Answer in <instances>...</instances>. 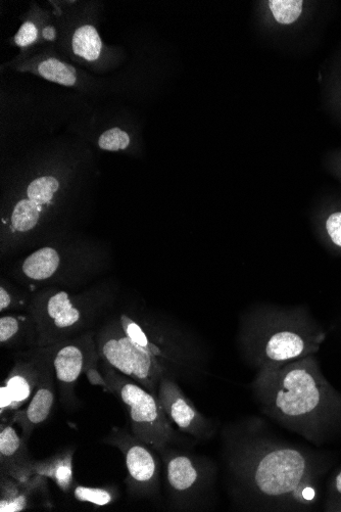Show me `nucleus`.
Masks as SVG:
<instances>
[{"label":"nucleus","instance_id":"1","mask_svg":"<svg viewBox=\"0 0 341 512\" xmlns=\"http://www.w3.org/2000/svg\"><path fill=\"white\" fill-rule=\"evenodd\" d=\"M230 494L243 511H312L333 465L329 454L272 436L259 418L223 431Z\"/></svg>","mask_w":341,"mask_h":512},{"label":"nucleus","instance_id":"2","mask_svg":"<svg viewBox=\"0 0 341 512\" xmlns=\"http://www.w3.org/2000/svg\"><path fill=\"white\" fill-rule=\"evenodd\" d=\"M101 361L154 395L162 380L194 382L208 371L203 345L161 315L122 311L95 332Z\"/></svg>","mask_w":341,"mask_h":512},{"label":"nucleus","instance_id":"3","mask_svg":"<svg viewBox=\"0 0 341 512\" xmlns=\"http://www.w3.org/2000/svg\"><path fill=\"white\" fill-rule=\"evenodd\" d=\"M252 390L262 412L320 447L341 436V394L316 355L257 372Z\"/></svg>","mask_w":341,"mask_h":512},{"label":"nucleus","instance_id":"4","mask_svg":"<svg viewBox=\"0 0 341 512\" xmlns=\"http://www.w3.org/2000/svg\"><path fill=\"white\" fill-rule=\"evenodd\" d=\"M327 337L306 306L260 304L241 315L240 353L257 372L316 355Z\"/></svg>","mask_w":341,"mask_h":512},{"label":"nucleus","instance_id":"5","mask_svg":"<svg viewBox=\"0 0 341 512\" xmlns=\"http://www.w3.org/2000/svg\"><path fill=\"white\" fill-rule=\"evenodd\" d=\"M115 297L112 289L93 288L80 293L46 288L32 294L28 308L37 332L38 347L53 346L96 331Z\"/></svg>","mask_w":341,"mask_h":512},{"label":"nucleus","instance_id":"6","mask_svg":"<svg viewBox=\"0 0 341 512\" xmlns=\"http://www.w3.org/2000/svg\"><path fill=\"white\" fill-rule=\"evenodd\" d=\"M102 374L110 393L116 395L127 410L132 434L162 454L184 440L169 421L158 396L124 376L108 363L102 362Z\"/></svg>","mask_w":341,"mask_h":512},{"label":"nucleus","instance_id":"7","mask_svg":"<svg viewBox=\"0 0 341 512\" xmlns=\"http://www.w3.org/2000/svg\"><path fill=\"white\" fill-rule=\"evenodd\" d=\"M165 464L169 504L178 511L198 510L213 494L217 468L205 457L168 448Z\"/></svg>","mask_w":341,"mask_h":512},{"label":"nucleus","instance_id":"8","mask_svg":"<svg viewBox=\"0 0 341 512\" xmlns=\"http://www.w3.org/2000/svg\"><path fill=\"white\" fill-rule=\"evenodd\" d=\"M95 332H87L77 338L54 345L53 363L56 372L61 403L68 410L79 405L75 387L79 378L93 366H99Z\"/></svg>","mask_w":341,"mask_h":512},{"label":"nucleus","instance_id":"9","mask_svg":"<svg viewBox=\"0 0 341 512\" xmlns=\"http://www.w3.org/2000/svg\"><path fill=\"white\" fill-rule=\"evenodd\" d=\"M15 364L0 388V414L9 417L28 404L43 371L54 356V345L16 354Z\"/></svg>","mask_w":341,"mask_h":512},{"label":"nucleus","instance_id":"10","mask_svg":"<svg viewBox=\"0 0 341 512\" xmlns=\"http://www.w3.org/2000/svg\"><path fill=\"white\" fill-rule=\"evenodd\" d=\"M105 442L118 447L125 456L130 494L141 498H157L161 491L160 462L149 446L134 435L113 433Z\"/></svg>","mask_w":341,"mask_h":512},{"label":"nucleus","instance_id":"11","mask_svg":"<svg viewBox=\"0 0 341 512\" xmlns=\"http://www.w3.org/2000/svg\"><path fill=\"white\" fill-rule=\"evenodd\" d=\"M61 189L60 180L54 175H42L33 179L27 186L26 196L19 200L11 213L8 231L13 237L2 251L9 252L17 237L31 234L39 225L43 213L51 207Z\"/></svg>","mask_w":341,"mask_h":512},{"label":"nucleus","instance_id":"12","mask_svg":"<svg viewBox=\"0 0 341 512\" xmlns=\"http://www.w3.org/2000/svg\"><path fill=\"white\" fill-rule=\"evenodd\" d=\"M158 399L179 432L194 439L208 441L216 434V426L184 394L178 382L164 379L158 388Z\"/></svg>","mask_w":341,"mask_h":512},{"label":"nucleus","instance_id":"13","mask_svg":"<svg viewBox=\"0 0 341 512\" xmlns=\"http://www.w3.org/2000/svg\"><path fill=\"white\" fill-rule=\"evenodd\" d=\"M57 387L56 372L52 359L46 365L40 382L26 408L11 415L12 422L17 423L22 428V437L26 443L30 440L35 429L45 423L53 413L57 399Z\"/></svg>","mask_w":341,"mask_h":512},{"label":"nucleus","instance_id":"14","mask_svg":"<svg viewBox=\"0 0 341 512\" xmlns=\"http://www.w3.org/2000/svg\"><path fill=\"white\" fill-rule=\"evenodd\" d=\"M64 249L45 246L24 258L16 271L17 277L31 287L61 282L67 273Z\"/></svg>","mask_w":341,"mask_h":512},{"label":"nucleus","instance_id":"15","mask_svg":"<svg viewBox=\"0 0 341 512\" xmlns=\"http://www.w3.org/2000/svg\"><path fill=\"white\" fill-rule=\"evenodd\" d=\"M22 436L13 422L2 420L0 426V465L2 475H7L20 482H30L35 475L32 465L35 459L30 454Z\"/></svg>","mask_w":341,"mask_h":512},{"label":"nucleus","instance_id":"16","mask_svg":"<svg viewBox=\"0 0 341 512\" xmlns=\"http://www.w3.org/2000/svg\"><path fill=\"white\" fill-rule=\"evenodd\" d=\"M0 345L17 353L38 348L35 323L28 312L2 313Z\"/></svg>","mask_w":341,"mask_h":512},{"label":"nucleus","instance_id":"17","mask_svg":"<svg viewBox=\"0 0 341 512\" xmlns=\"http://www.w3.org/2000/svg\"><path fill=\"white\" fill-rule=\"evenodd\" d=\"M73 456L74 451L69 449L44 460H35L32 472L35 476L52 480L68 493L74 484Z\"/></svg>","mask_w":341,"mask_h":512},{"label":"nucleus","instance_id":"18","mask_svg":"<svg viewBox=\"0 0 341 512\" xmlns=\"http://www.w3.org/2000/svg\"><path fill=\"white\" fill-rule=\"evenodd\" d=\"M44 478L35 476L30 482H20L10 476L2 475V497L0 511L20 512L30 507L31 493L45 484Z\"/></svg>","mask_w":341,"mask_h":512},{"label":"nucleus","instance_id":"19","mask_svg":"<svg viewBox=\"0 0 341 512\" xmlns=\"http://www.w3.org/2000/svg\"><path fill=\"white\" fill-rule=\"evenodd\" d=\"M72 45L76 56L92 62L100 58L103 43L96 29L86 25L76 30Z\"/></svg>","mask_w":341,"mask_h":512},{"label":"nucleus","instance_id":"20","mask_svg":"<svg viewBox=\"0 0 341 512\" xmlns=\"http://www.w3.org/2000/svg\"><path fill=\"white\" fill-rule=\"evenodd\" d=\"M38 72L44 79L64 86H73L77 81L75 68L56 59L43 61Z\"/></svg>","mask_w":341,"mask_h":512},{"label":"nucleus","instance_id":"21","mask_svg":"<svg viewBox=\"0 0 341 512\" xmlns=\"http://www.w3.org/2000/svg\"><path fill=\"white\" fill-rule=\"evenodd\" d=\"M268 4L275 20L283 25L295 23L303 13L302 0H270Z\"/></svg>","mask_w":341,"mask_h":512},{"label":"nucleus","instance_id":"22","mask_svg":"<svg viewBox=\"0 0 341 512\" xmlns=\"http://www.w3.org/2000/svg\"><path fill=\"white\" fill-rule=\"evenodd\" d=\"M32 295L23 294L9 283L2 282L0 286V312L6 313L11 310L28 311Z\"/></svg>","mask_w":341,"mask_h":512},{"label":"nucleus","instance_id":"23","mask_svg":"<svg viewBox=\"0 0 341 512\" xmlns=\"http://www.w3.org/2000/svg\"><path fill=\"white\" fill-rule=\"evenodd\" d=\"M117 496L118 493L112 488H91L79 485L74 490V497L79 502L93 504L97 507L114 503Z\"/></svg>","mask_w":341,"mask_h":512},{"label":"nucleus","instance_id":"24","mask_svg":"<svg viewBox=\"0 0 341 512\" xmlns=\"http://www.w3.org/2000/svg\"><path fill=\"white\" fill-rule=\"evenodd\" d=\"M322 235L332 250L341 252V209L333 210L324 217Z\"/></svg>","mask_w":341,"mask_h":512},{"label":"nucleus","instance_id":"25","mask_svg":"<svg viewBox=\"0 0 341 512\" xmlns=\"http://www.w3.org/2000/svg\"><path fill=\"white\" fill-rule=\"evenodd\" d=\"M129 145V134L117 127L105 131L99 138V147L107 152L124 151Z\"/></svg>","mask_w":341,"mask_h":512},{"label":"nucleus","instance_id":"26","mask_svg":"<svg viewBox=\"0 0 341 512\" xmlns=\"http://www.w3.org/2000/svg\"><path fill=\"white\" fill-rule=\"evenodd\" d=\"M324 511L341 512V469L328 481Z\"/></svg>","mask_w":341,"mask_h":512},{"label":"nucleus","instance_id":"27","mask_svg":"<svg viewBox=\"0 0 341 512\" xmlns=\"http://www.w3.org/2000/svg\"><path fill=\"white\" fill-rule=\"evenodd\" d=\"M38 32L36 26L32 22H26L22 25L15 37V42L21 48H25L33 43L37 38Z\"/></svg>","mask_w":341,"mask_h":512},{"label":"nucleus","instance_id":"28","mask_svg":"<svg viewBox=\"0 0 341 512\" xmlns=\"http://www.w3.org/2000/svg\"><path fill=\"white\" fill-rule=\"evenodd\" d=\"M85 375L92 385L100 386L110 392L109 385L102 374V370L99 369V366L89 368Z\"/></svg>","mask_w":341,"mask_h":512},{"label":"nucleus","instance_id":"29","mask_svg":"<svg viewBox=\"0 0 341 512\" xmlns=\"http://www.w3.org/2000/svg\"><path fill=\"white\" fill-rule=\"evenodd\" d=\"M43 36L45 39L54 40L56 38V30L53 27H47L43 30Z\"/></svg>","mask_w":341,"mask_h":512},{"label":"nucleus","instance_id":"30","mask_svg":"<svg viewBox=\"0 0 341 512\" xmlns=\"http://www.w3.org/2000/svg\"><path fill=\"white\" fill-rule=\"evenodd\" d=\"M339 168H340V172H341V164H340V167H339Z\"/></svg>","mask_w":341,"mask_h":512}]
</instances>
